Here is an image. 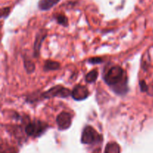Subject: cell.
Returning <instances> with one entry per match:
<instances>
[{
  "label": "cell",
  "instance_id": "cell-10",
  "mask_svg": "<svg viewBox=\"0 0 153 153\" xmlns=\"http://www.w3.org/2000/svg\"><path fill=\"white\" fill-rule=\"evenodd\" d=\"M98 76V70H97V69H94V70H93L92 71H91L90 73H88V74H87L85 79H86V81L88 83H94V82H96V80L97 79Z\"/></svg>",
  "mask_w": 153,
  "mask_h": 153
},
{
  "label": "cell",
  "instance_id": "cell-13",
  "mask_svg": "<svg viewBox=\"0 0 153 153\" xmlns=\"http://www.w3.org/2000/svg\"><path fill=\"white\" fill-rule=\"evenodd\" d=\"M25 67L28 73H31L34 70V65L31 61H25Z\"/></svg>",
  "mask_w": 153,
  "mask_h": 153
},
{
  "label": "cell",
  "instance_id": "cell-11",
  "mask_svg": "<svg viewBox=\"0 0 153 153\" xmlns=\"http://www.w3.org/2000/svg\"><path fill=\"white\" fill-rule=\"evenodd\" d=\"M60 67V64L58 62L54 61H46L44 65L45 70H58Z\"/></svg>",
  "mask_w": 153,
  "mask_h": 153
},
{
  "label": "cell",
  "instance_id": "cell-7",
  "mask_svg": "<svg viewBox=\"0 0 153 153\" xmlns=\"http://www.w3.org/2000/svg\"><path fill=\"white\" fill-rule=\"evenodd\" d=\"M46 36H47V32H46V30H41L40 32L37 33L34 45V55H35V56H38L39 53H40L42 43H43V40H44L45 37H46Z\"/></svg>",
  "mask_w": 153,
  "mask_h": 153
},
{
  "label": "cell",
  "instance_id": "cell-14",
  "mask_svg": "<svg viewBox=\"0 0 153 153\" xmlns=\"http://www.w3.org/2000/svg\"><path fill=\"white\" fill-rule=\"evenodd\" d=\"M102 60L100 58H93L89 60V62L92 63V64H99V63L102 62Z\"/></svg>",
  "mask_w": 153,
  "mask_h": 153
},
{
  "label": "cell",
  "instance_id": "cell-15",
  "mask_svg": "<svg viewBox=\"0 0 153 153\" xmlns=\"http://www.w3.org/2000/svg\"><path fill=\"white\" fill-rule=\"evenodd\" d=\"M140 90H141V91L145 92V91H147L148 89L147 85H146V84L145 83V82H140Z\"/></svg>",
  "mask_w": 153,
  "mask_h": 153
},
{
  "label": "cell",
  "instance_id": "cell-2",
  "mask_svg": "<svg viewBox=\"0 0 153 153\" xmlns=\"http://www.w3.org/2000/svg\"><path fill=\"white\" fill-rule=\"evenodd\" d=\"M72 95V91L67 88H64L61 85H57V86L53 87L49 91H46L42 94V97L45 99H50L52 97H62V98H65V97H69V96Z\"/></svg>",
  "mask_w": 153,
  "mask_h": 153
},
{
  "label": "cell",
  "instance_id": "cell-9",
  "mask_svg": "<svg viewBox=\"0 0 153 153\" xmlns=\"http://www.w3.org/2000/svg\"><path fill=\"white\" fill-rule=\"evenodd\" d=\"M105 153H120L119 145L116 143H109L106 146Z\"/></svg>",
  "mask_w": 153,
  "mask_h": 153
},
{
  "label": "cell",
  "instance_id": "cell-1",
  "mask_svg": "<svg viewBox=\"0 0 153 153\" xmlns=\"http://www.w3.org/2000/svg\"><path fill=\"white\" fill-rule=\"evenodd\" d=\"M104 80L117 94H124L127 92L128 87L126 76L122 67L114 66L109 68L105 73Z\"/></svg>",
  "mask_w": 153,
  "mask_h": 153
},
{
  "label": "cell",
  "instance_id": "cell-6",
  "mask_svg": "<svg viewBox=\"0 0 153 153\" xmlns=\"http://www.w3.org/2000/svg\"><path fill=\"white\" fill-rule=\"evenodd\" d=\"M89 96V91L83 85H78L74 87L72 91V97L77 101H81L87 99Z\"/></svg>",
  "mask_w": 153,
  "mask_h": 153
},
{
  "label": "cell",
  "instance_id": "cell-8",
  "mask_svg": "<svg viewBox=\"0 0 153 153\" xmlns=\"http://www.w3.org/2000/svg\"><path fill=\"white\" fill-rule=\"evenodd\" d=\"M59 1L60 0H40L38 3V7L42 10H49Z\"/></svg>",
  "mask_w": 153,
  "mask_h": 153
},
{
  "label": "cell",
  "instance_id": "cell-4",
  "mask_svg": "<svg viewBox=\"0 0 153 153\" xmlns=\"http://www.w3.org/2000/svg\"><path fill=\"white\" fill-rule=\"evenodd\" d=\"M47 128V125L40 121H34L30 123L25 127V133L28 136L31 137H38Z\"/></svg>",
  "mask_w": 153,
  "mask_h": 153
},
{
  "label": "cell",
  "instance_id": "cell-3",
  "mask_svg": "<svg viewBox=\"0 0 153 153\" xmlns=\"http://www.w3.org/2000/svg\"><path fill=\"white\" fill-rule=\"evenodd\" d=\"M101 140V136L91 126H86L82 134V142L85 144H92Z\"/></svg>",
  "mask_w": 153,
  "mask_h": 153
},
{
  "label": "cell",
  "instance_id": "cell-5",
  "mask_svg": "<svg viewBox=\"0 0 153 153\" xmlns=\"http://www.w3.org/2000/svg\"><path fill=\"white\" fill-rule=\"evenodd\" d=\"M58 128L61 130L67 129L70 128L72 123V116L68 112L63 111L58 114L56 119Z\"/></svg>",
  "mask_w": 153,
  "mask_h": 153
},
{
  "label": "cell",
  "instance_id": "cell-12",
  "mask_svg": "<svg viewBox=\"0 0 153 153\" xmlns=\"http://www.w3.org/2000/svg\"><path fill=\"white\" fill-rule=\"evenodd\" d=\"M57 21L59 24L63 25H67V19L64 15L63 14H58V16H56Z\"/></svg>",
  "mask_w": 153,
  "mask_h": 153
}]
</instances>
